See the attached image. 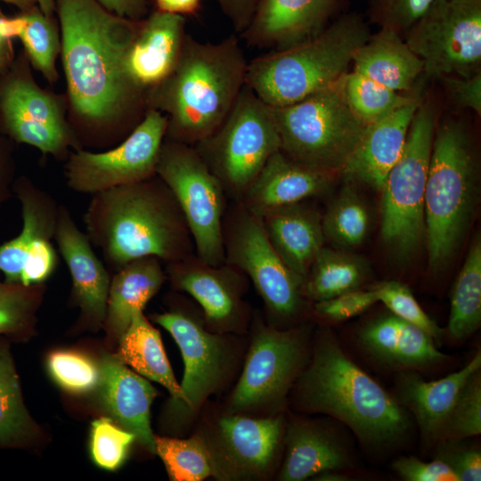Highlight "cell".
<instances>
[{
  "label": "cell",
  "mask_w": 481,
  "mask_h": 481,
  "mask_svg": "<svg viewBox=\"0 0 481 481\" xmlns=\"http://www.w3.org/2000/svg\"><path fill=\"white\" fill-rule=\"evenodd\" d=\"M435 112L420 103L411 122L404 150L381 188V237L399 260L411 258L425 238L424 199Z\"/></svg>",
  "instance_id": "ba28073f"
},
{
  "label": "cell",
  "mask_w": 481,
  "mask_h": 481,
  "mask_svg": "<svg viewBox=\"0 0 481 481\" xmlns=\"http://www.w3.org/2000/svg\"><path fill=\"white\" fill-rule=\"evenodd\" d=\"M135 436L112 419L102 417L92 423L90 451L94 461L107 470H115L125 461Z\"/></svg>",
  "instance_id": "7bdbcfd3"
},
{
  "label": "cell",
  "mask_w": 481,
  "mask_h": 481,
  "mask_svg": "<svg viewBox=\"0 0 481 481\" xmlns=\"http://www.w3.org/2000/svg\"><path fill=\"white\" fill-rule=\"evenodd\" d=\"M218 476H256L269 469L279 447L281 420L230 415L219 420Z\"/></svg>",
  "instance_id": "44dd1931"
},
{
  "label": "cell",
  "mask_w": 481,
  "mask_h": 481,
  "mask_svg": "<svg viewBox=\"0 0 481 481\" xmlns=\"http://www.w3.org/2000/svg\"><path fill=\"white\" fill-rule=\"evenodd\" d=\"M12 143L0 129V209L13 194L16 180Z\"/></svg>",
  "instance_id": "816d5d0a"
},
{
  "label": "cell",
  "mask_w": 481,
  "mask_h": 481,
  "mask_svg": "<svg viewBox=\"0 0 481 481\" xmlns=\"http://www.w3.org/2000/svg\"><path fill=\"white\" fill-rule=\"evenodd\" d=\"M153 320L171 334L181 351L184 364L182 396L174 407L181 416L190 417L222 382L227 363L224 343L184 312L159 314Z\"/></svg>",
  "instance_id": "2e32d148"
},
{
  "label": "cell",
  "mask_w": 481,
  "mask_h": 481,
  "mask_svg": "<svg viewBox=\"0 0 481 481\" xmlns=\"http://www.w3.org/2000/svg\"><path fill=\"white\" fill-rule=\"evenodd\" d=\"M55 11L74 114L92 136L108 135L144 102L145 92L125 67L138 21L110 12L96 0H55Z\"/></svg>",
  "instance_id": "6da1fadb"
},
{
  "label": "cell",
  "mask_w": 481,
  "mask_h": 481,
  "mask_svg": "<svg viewBox=\"0 0 481 481\" xmlns=\"http://www.w3.org/2000/svg\"><path fill=\"white\" fill-rule=\"evenodd\" d=\"M304 356V342L297 332L260 329L231 397V412L281 402L301 370Z\"/></svg>",
  "instance_id": "9a60e30c"
},
{
  "label": "cell",
  "mask_w": 481,
  "mask_h": 481,
  "mask_svg": "<svg viewBox=\"0 0 481 481\" xmlns=\"http://www.w3.org/2000/svg\"><path fill=\"white\" fill-rule=\"evenodd\" d=\"M44 290L43 284L0 280V335L21 336L32 328Z\"/></svg>",
  "instance_id": "ab89813d"
},
{
  "label": "cell",
  "mask_w": 481,
  "mask_h": 481,
  "mask_svg": "<svg viewBox=\"0 0 481 481\" xmlns=\"http://www.w3.org/2000/svg\"><path fill=\"white\" fill-rule=\"evenodd\" d=\"M234 202L224 218L225 263L249 278L271 314L295 316L302 308L304 281L273 249L260 217Z\"/></svg>",
  "instance_id": "7c38bea8"
},
{
  "label": "cell",
  "mask_w": 481,
  "mask_h": 481,
  "mask_svg": "<svg viewBox=\"0 0 481 481\" xmlns=\"http://www.w3.org/2000/svg\"><path fill=\"white\" fill-rule=\"evenodd\" d=\"M420 99L404 105L367 126L339 172L346 180L381 191L386 176L399 159Z\"/></svg>",
  "instance_id": "7402d4cb"
},
{
  "label": "cell",
  "mask_w": 481,
  "mask_h": 481,
  "mask_svg": "<svg viewBox=\"0 0 481 481\" xmlns=\"http://www.w3.org/2000/svg\"><path fill=\"white\" fill-rule=\"evenodd\" d=\"M4 15L0 12V78L6 73L14 61L12 40L8 38L3 29Z\"/></svg>",
  "instance_id": "9f6ffc18"
},
{
  "label": "cell",
  "mask_w": 481,
  "mask_h": 481,
  "mask_svg": "<svg viewBox=\"0 0 481 481\" xmlns=\"http://www.w3.org/2000/svg\"><path fill=\"white\" fill-rule=\"evenodd\" d=\"M260 219L273 249L305 283L313 261L324 247L322 215L302 201L272 209Z\"/></svg>",
  "instance_id": "d4e9b609"
},
{
  "label": "cell",
  "mask_w": 481,
  "mask_h": 481,
  "mask_svg": "<svg viewBox=\"0 0 481 481\" xmlns=\"http://www.w3.org/2000/svg\"><path fill=\"white\" fill-rule=\"evenodd\" d=\"M33 433L12 358L8 348L0 344V446L22 445Z\"/></svg>",
  "instance_id": "e575fe53"
},
{
  "label": "cell",
  "mask_w": 481,
  "mask_h": 481,
  "mask_svg": "<svg viewBox=\"0 0 481 481\" xmlns=\"http://www.w3.org/2000/svg\"><path fill=\"white\" fill-rule=\"evenodd\" d=\"M378 302L374 289H354L334 298L316 302V312L332 321H345L352 318Z\"/></svg>",
  "instance_id": "bcb514c9"
},
{
  "label": "cell",
  "mask_w": 481,
  "mask_h": 481,
  "mask_svg": "<svg viewBox=\"0 0 481 481\" xmlns=\"http://www.w3.org/2000/svg\"><path fill=\"white\" fill-rule=\"evenodd\" d=\"M338 0H259L240 36L249 46L281 50L308 39L323 28Z\"/></svg>",
  "instance_id": "d6986e66"
},
{
  "label": "cell",
  "mask_w": 481,
  "mask_h": 481,
  "mask_svg": "<svg viewBox=\"0 0 481 481\" xmlns=\"http://www.w3.org/2000/svg\"><path fill=\"white\" fill-rule=\"evenodd\" d=\"M47 367L56 383L69 392L91 391L100 381V366L76 351L53 352L47 359Z\"/></svg>",
  "instance_id": "b9f144b4"
},
{
  "label": "cell",
  "mask_w": 481,
  "mask_h": 481,
  "mask_svg": "<svg viewBox=\"0 0 481 481\" xmlns=\"http://www.w3.org/2000/svg\"><path fill=\"white\" fill-rule=\"evenodd\" d=\"M434 0H373V12L383 26L399 29L410 28Z\"/></svg>",
  "instance_id": "c3c4849f"
},
{
  "label": "cell",
  "mask_w": 481,
  "mask_h": 481,
  "mask_svg": "<svg viewBox=\"0 0 481 481\" xmlns=\"http://www.w3.org/2000/svg\"><path fill=\"white\" fill-rule=\"evenodd\" d=\"M240 40L201 42L187 35L172 72L145 93L148 109L167 118L166 139L195 145L224 122L245 86Z\"/></svg>",
  "instance_id": "3957f363"
},
{
  "label": "cell",
  "mask_w": 481,
  "mask_h": 481,
  "mask_svg": "<svg viewBox=\"0 0 481 481\" xmlns=\"http://www.w3.org/2000/svg\"><path fill=\"white\" fill-rule=\"evenodd\" d=\"M99 366L100 381L96 388L102 408L118 425L134 434L149 452L155 453V436L150 423L155 388L129 370L117 355H105Z\"/></svg>",
  "instance_id": "cb8c5ba5"
},
{
  "label": "cell",
  "mask_w": 481,
  "mask_h": 481,
  "mask_svg": "<svg viewBox=\"0 0 481 481\" xmlns=\"http://www.w3.org/2000/svg\"><path fill=\"white\" fill-rule=\"evenodd\" d=\"M434 339L419 327L391 314L367 323L359 333L363 348L377 361L394 368L415 370L443 362Z\"/></svg>",
  "instance_id": "4316f807"
},
{
  "label": "cell",
  "mask_w": 481,
  "mask_h": 481,
  "mask_svg": "<svg viewBox=\"0 0 481 481\" xmlns=\"http://www.w3.org/2000/svg\"><path fill=\"white\" fill-rule=\"evenodd\" d=\"M166 130V116L148 109L117 146L99 152L75 150L64 166L67 186L75 192L93 195L156 175Z\"/></svg>",
  "instance_id": "4fadbf2b"
},
{
  "label": "cell",
  "mask_w": 481,
  "mask_h": 481,
  "mask_svg": "<svg viewBox=\"0 0 481 481\" xmlns=\"http://www.w3.org/2000/svg\"><path fill=\"white\" fill-rule=\"evenodd\" d=\"M38 8L48 17H52L55 11V0H34Z\"/></svg>",
  "instance_id": "6f0895ef"
},
{
  "label": "cell",
  "mask_w": 481,
  "mask_h": 481,
  "mask_svg": "<svg viewBox=\"0 0 481 481\" xmlns=\"http://www.w3.org/2000/svg\"><path fill=\"white\" fill-rule=\"evenodd\" d=\"M325 241L343 249L359 246L370 228V214L360 195L345 187L330 203L322 216Z\"/></svg>",
  "instance_id": "d590c367"
},
{
  "label": "cell",
  "mask_w": 481,
  "mask_h": 481,
  "mask_svg": "<svg viewBox=\"0 0 481 481\" xmlns=\"http://www.w3.org/2000/svg\"><path fill=\"white\" fill-rule=\"evenodd\" d=\"M341 81L347 103L366 126L420 99L389 89L355 70L347 71Z\"/></svg>",
  "instance_id": "74e56055"
},
{
  "label": "cell",
  "mask_w": 481,
  "mask_h": 481,
  "mask_svg": "<svg viewBox=\"0 0 481 481\" xmlns=\"http://www.w3.org/2000/svg\"><path fill=\"white\" fill-rule=\"evenodd\" d=\"M110 12L133 21H139L147 12V0H96Z\"/></svg>",
  "instance_id": "db71d44e"
},
{
  "label": "cell",
  "mask_w": 481,
  "mask_h": 481,
  "mask_svg": "<svg viewBox=\"0 0 481 481\" xmlns=\"http://www.w3.org/2000/svg\"><path fill=\"white\" fill-rule=\"evenodd\" d=\"M481 324V240L472 241L451 295L448 333L455 340L471 336Z\"/></svg>",
  "instance_id": "836d02e7"
},
{
  "label": "cell",
  "mask_w": 481,
  "mask_h": 481,
  "mask_svg": "<svg viewBox=\"0 0 481 481\" xmlns=\"http://www.w3.org/2000/svg\"><path fill=\"white\" fill-rule=\"evenodd\" d=\"M7 4H13L22 10H28L32 7L35 3L34 0H0Z\"/></svg>",
  "instance_id": "91938a15"
},
{
  "label": "cell",
  "mask_w": 481,
  "mask_h": 481,
  "mask_svg": "<svg viewBox=\"0 0 481 481\" xmlns=\"http://www.w3.org/2000/svg\"><path fill=\"white\" fill-rule=\"evenodd\" d=\"M240 35L249 25L259 0H216Z\"/></svg>",
  "instance_id": "f5cc1de1"
},
{
  "label": "cell",
  "mask_w": 481,
  "mask_h": 481,
  "mask_svg": "<svg viewBox=\"0 0 481 481\" xmlns=\"http://www.w3.org/2000/svg\"><path fill=\"white\" fill-rule=\"evenodd\" d=\"M193 147L227 197L240 201L267 160L281 150L271 106L245 85L221 126Z\"/></svg>",
  "instance_id": "9c48e42d"
},
{
  "label": "cell",
  "mask_w": 481,
  "mask_h": 481,
  "mask_svg": "<svg viewBox=\"0 0 481 481\" xmlns=\"http://www.w3.org/2000/svg\"><path fill=\"white\" fill-rule=\"evenodd\" d=\"M22 25L18 37L32 66L50 83L58 77L56 59L61 40L52 17L39 8L31 7L20 13Z\"/></svg>",
  "instance_id": "f35d334b"
},
{
  "label": "cell",
  "mask_w": 481,
  "mask_h": 481,
  "mask_svg": "<svg viewBox=\"0 0 481 481\" xmlns=\"http://www.w3.org/2000/svg\"><path fill=\"white\" fill-rule=\"evenodd\" d=\"M156 3L159 11L184 16L195 13L200 0H156Z\"/></svg>",
  "instance_id": "11a10c76"
},
{
  "label": "cell",
  "mask_w": 481,
  "mask_h": 481,
  "mask_svg": "<svg viewBox=\"0 0 481 481\" xmlns=\"http://www.w3.org/2000/svg\"><path fill=\"white\" fill-rule=\"evenodd\" d=\"M480 368L481 354L478 351L462 369L437 380L425 381L411 371L398 377L395 400L412 412L426 441H438L441 428L460 390Z\"/></svg>",
  "instance_id": "484cf974"
},
{
  "label": "cell",
  "mask_w": 481,
  "mask_h": 481,
  "mask_svg": "<svg viewBox=\"0 0 481 481\" xmlns=\"http://www.w3.org/2000/svg\"><path fill=\"white\" fill-rule=\"evenodd\" d=\"M54 240L70 273L73 298L82 320L92 326L102 325L111 278L65 205H59Z\"/></svg>",
  "instance_id": "e0dca14e"
},
{
  "label": "cell",
  "mask_w": 481,
  "mask_h": 481,
  "mask_svg": "<svg viewBox=\"0 0 481 481\" xmlns=\"http://www.w3.org/2000/svg\"><path fill=\"white\" fill-rule=\"evenodd\" d=\"M117 356L138 373L165 387L174 402L182 396L166 355L159 331L143 311H136L126 331L118 338Z\"/></svg>",
  "instance_id": "1f68e13d"
},
{
  "label": "cell",
  "mask_w": 481,
  "mask_h": 481,
  "mask_svg": "<svg viewBox=\"0 0 481 481\" xmlns=\"http://www.w3.org/2000/svg\"><path fill=\"white\" fill-rule=\"evenodd\" d=\"M477 174L470 142L455 122L435 131L424 199L429 269L443 271L459 249L477 201Z\"/></svg>",
  "instance_id": "8992f818"
},
{
  "label": "cell",
  "mask_w": 481,
  "mask_h": 481,
  "mask_svg": "<svg viewBox=\"0 0 481 481\" xmlns=\"http://www.w3.org/2000/svg\"><path fill=\"white\" fill-rule=\"evenodd\" d=\"M320 480H329V481H343V480H347L348 478H346V476L342 475V474H338L337 472H334L333 471H326V472H322V473H320Z\"/></svg>",
  "instance_id": "680465c9"
},
{
  "label": "cell",
  "mask_w": 481,
  "mask_h": 481,
  "mask_svg": "<svg viewBox=\"0 0 481 481\" xmlns=\"http://www.w3.org/2000/svg\"><path fill=\"white\" fill-rule=\"evenodd\" d=\"M481 433V375L465 382L441 428L438 441H461Z\"/></svg>",
  "instance_id": "60d3db41"
},
{
  "label": "cell",
  "mask_w": 481,
  "mask_h": 481,
  "mask_svg": "<svg viewBox=\"0 0 481 481\" xmlns=\"http://www.w3.org/2000/svg\"><path fill=\"white\" fill-rule=\"evenodd\" d=\"M13 194L21 209V230L17 236L0 244V273L8 282L20 283L29 249L42 239H54L59 205L46 191L29 178H16Z\"/></svg>",
  "instance_id": "83f0119b"
},
{
  "label": "cell",
  "mask_w": 481,
  "mask_h": 481,
  "mask_svg": "<svg viewBox=\"0 0 481 481\" xmlns=\"http://www.w3.org/2000/svg\"><path fill=\"white\" fill-rule=\"evenodd\" d=\"M286 457L280 473L283 481H301L348 465L341 444L327 431L306 423L289 426Z\"/></svg>",
  "instance_id": "4dcf8cb0"
},
{
  "label": "cell",
  "mask_w": 481,
  "mask_h": 481,
  "mask_svg": "<svg viewBox=\"0 0 481 481\" xmlns=\"http://www.w3.org/2000/svg\"><path fill=\"white\" fill-rule=\"evenodd\" d=\"M342 77L299 102L271 107L281 151L292 159L335 173L360 141L367 126L347 103Z\"/></svg>",
  "instance_id": "52a82bcc"
},
{
  "label": "cell",
  "mask_w": 481,
  "mask_h": 481,
  "mask_svg": "<svg viewBox=\"0 0 481 481\" xmlns=\"http://www.w3.org/2000/svg\"><path fill=\"white\" fill-rule=\"evenodd\" d=\"M166 273L174 287L188 293L200 304L210 324L228 328L240 319V287L243 273L234 266L227 263L211 265L194 253L167 264Z\"/></svg>",
  "instance_id": "ac0fdd59"
},
{
  "label": "cell",
  "mask_w": 481,
  "mask_h": 481,
  "mask_svg": "<svg viewBox=\"0 0 481 481\" xmlns=\"http://www.w3.org/2000/svg\"><path fill=\"white\" fill-rule=\"evenodd\" d=\"M455 102L463 108L481 114V73L468 77L449 76L442 77Z\"/></svg>",
  "instance_id": "f907efd6"
},
{
  "label": "cell",
  "mask_w": 481,
  "mask_h": 481,
  "mask_svg": "<svg viewBox=\"0 0 481 481\" xmlns=\"http://www.w3.org/2000/svg\"><path fill=\"white\" fill-rule=\"evenodd\" d=\"M398 32L392 27L383 26L357 50L352 63L353 70L402 93L412 88L424 71V64Z\"/></svg>",
  "instance_id": "f546056e"
},
{
  "label": "cell",
  "mask_w": 481,
  "mask_h": 481,
  "mask_svg": "<svg viewBox=\"0 0 481 481\" xmlns=\"http://www.w3.org/2000/svg\"><path fill=\"white\" fill-rule=\"evenodd\" d=\"M407 30L404 41L428 77L480 72L481 0H434Z\"/></svg>",
  "instance_id": "8fae6325"
},
{
  "label": "cell",
  "mask_w": 481,
  "mask_h": 481,
  "mask_svg": "<svg viewBox=\"0 0 481 481\" xmlns=\"http://www.w3.org/2000/svg\"><path fill=\"white\" fill-rule=\"evenodd\" d=\"M367 272L362 258L323 247L311 265L304 291L316 302L326 300L358 289Z\"/></svg>",
  "instance_id": "d6a6232c"
},
{
  "label": "cell",
  "mask_w": 481,
  "mask_h": 481,
  "mask_svg": "<svg viewBox=\"0 0 481 481\" xmlns=\"http://www.w3.org/2000/svg\"><path fill=\"white\" fill-rule=\"evenodd\" d=\"M298 392L306 410L340 420L371 447L396 444L410 428L404 408L331 336L317 341L312 361L299 377Z\"/></svg>",
  "instance_id": "277c9868"
},
{
  "label": "cell",
  "mask_w": 481,
  "mask_h": 481,
  "mask_svg": "<svg viewBox=\"0 0 481 481\" xmlns=\"http://www.w3.org/2000/svg\"><path fill=\"white\" fill-rule=\"evenodd\" d=\"M58 262V254L52 240L36 241L26 255L20 283L25 286L44 284L55 271Z\"/></svg>",
  "instance_id": "f6af8a7d"
},
{
  "label": "cell",
  "mask_w": 481,
  "mask_h": 481,
  "mask_svg": "<svg viewBox=\"0 0 481 481\" xmlns=\"http://www.w3.org/2000/svg\"><path fill=\"white\" fill-rule=\"evenodd\" d=\"M334 173L299 163L281 150L265 163L240 201L251 213L266 212L327 192Z\"/></svg>",
  "instance_id": "603a6c76"
},
{
  "label": "cell",
  "mask_w": 481,
  "mask_h": 481,
  "mask_svg": "<svg viewBox=\"0 0 481 481\" xmlns=\"http://www.w3.org/2000/svg\"><path fill=\"white\" fill-rule=\"evenodd\" d=\"M369 37L359 16L344 15L308 39L249 61L245 85L271 107L295 103L338 81Z\"/></svg>",
  "instance_id": "5b68a950"
},
{
  "label": "cell",
  "mask_w": 481,
  "mask_h": 481,
  "mask_svg": "<svg viewBox=\"0 0 481 481\" xmlns=\"http://www.w3.org/2000/svg\"><path fill=\"white\" fill-rule=\"evenodd\" d=\"M84 224L93 247L115 273L141 257L169 264L195 253L180 207L157 175L93 194Z\"/></svg>",
  "instance_id": "7a4b0ae2"
},
{
  "label": "cell",
  "mask_w": 481,
  "mask_h": 481,
  "mask_svg": "<svg viewBox=\"0 0 481 481\" xmlns=\"http://www.w3.org/2000/svg\"><path fill=\"white\" fill-rule=\"evenodd\" d=\"M435 459L446 463L459 481L481 480V453L477 448L459 444V441H440Z\"/></svg>",
  "instance_id": "7dc6e473"
},
{
  "label": "cell",
  "mask_w": 481,
  "mask_h": 481,
  "mask_svg": "<svg viewBox=\"0 0 481 481\" xmlns=\"http://www.w3.org/2000/svg\"><path fill=\"white\" fill-rule=\"evenodd\" d=\"M0 129L13 143L60 157L80 149L68 126L60 101L43 90L24 61L13 63L0 78Z\"/></svg>",
  "instance_id": "5bb4252c"
},
{
  "label": "cell",
  "mask_w": 481,
  "mask_h": 481,
  "mask_svg": "<svg viewBox=\"0 0 481 481\" xmlns=\"http://www.w3.org/2000/svg\"><path fill=\"white\" fill-rule=\"evenodd\" d=\"M155 453L174 481H200L211 476L218 477L212 452L200 437L155 436Z\"/></svg>",
  "instance_id": "8d00e7d4"
},
{
  "label": "cell",
  "mask_w": 481,
  "mask_h": 481,
  "mask_svg": "<svg viewBox=\"0 0 481 481\" xmlns=\"http://www.w3.org/2000/svg\"><path fill=\"white\" fill-rule=\"evenodd\" d=\"M392 467L406 481H459L452 469L438 459L423 461L414 456L402 457Z\"/></svg>",
  "instance_id": "681fc988"
},
{
  "label": "cell",
  "mask_w": 481,
  "mask_h": 481,
  "mask_svg": "<svg viewBox=\"0 0 481 481\" xmlns=\"http://www.w3.org/2000/svg\"><path fill=\"white\" fill-rule=\"evenodd\" d=\"M167 279L156 257L133 260L110 279L104 325L110 340H118L136 311H143Z\"/></svg>",
  "instance_id": "f1b7e54d"
},
{
  "label": "cell",
  "mask_w": 481,
  "mask_h": 481,
  "mask_svg": "<svg viewBox=\"0 0 481 481\" xmlns=\"http://www.w3.org/2000/svg\"><path fill=\"white\" fill-rule=\"evenodd\" d=\"M185 18L156 11L138 25L125 67L128 77L146 93L174 69L186 38Z\"/></svg>",
  "instance_id": "ffe728a7"
},
{
  "label": "cell",
  "mask_w": 481,
  "mask_h": 481,
  "mask_svg": "<svg viewBox=\"0 0 481 481\" xmlns=\"http://www.w3.org/2000/svg\"><path fill=\"white\" fill-rule=\"evenodd\" d=\"M156 175L180 207L195 255L211 265L224 264L223 228L228 197L196 149L165 138Z\"/></svg>",
  "instance_id": "30bf717a"
},
{
  "label": "cell",
  "mask_w": 481,
  "mask_h": 481,
  "mask_svg": "<svg viewBox=\"0 0 481 481\" xmlns=\"http://www.w3.org/2000/svg\"><path fill=\"white\" fill-rule=\"evenodd\" d=\"M378 301L382 302L391 314L406 321L438 341L444 334L443 330L421 308L410 289L396 281H389L373 289Z\"/></svg>",
  "instance_id": "ee69618b"
}]
</instances>
